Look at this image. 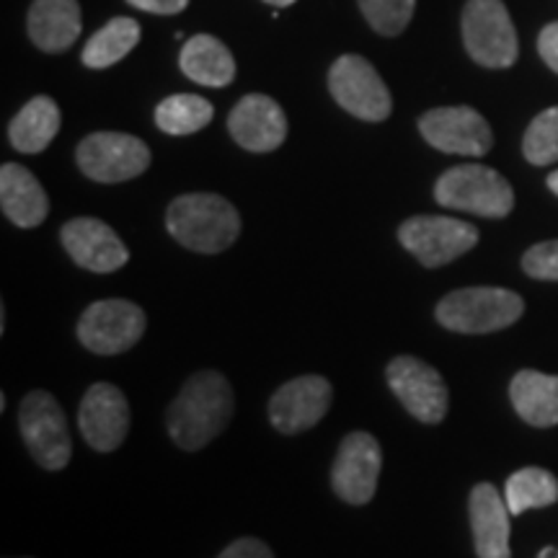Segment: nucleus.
<instances>
[{
	"label": "nucleus",
	"mask_w": 558,
	"mask_h": 558,
	"mask_svg": "<svg viewBox=\"0 0 558 558\" xmlns=\"http://www.w3.org/2000/svg\"><path fill=\"white\" fill-rule=\"evenodd\" d=\"M399 241L422 267L437 269L469 254L478 243V230L445 215H416L399 228Z\"/></svg>",
	"instance_id": "nucleus-6"
},
{
	"label": "nucleus",
	"mask_w": 558,
	"mask_h": 558,
	"mask_svg": "<svg viewBox=\"0 0 558 558\" xmlns=\"http://www.w3.org/2000/svg\"><path fill=\"white\" fill-rule=\"evenodd\" d=\"M418 132L432 148L452 156L481 158L492 150V128L471 107H439L418 120Z\"/></svg>",
	"instance_id": "nucleus-13"
},
{
	"label": "nucleus",
	"mask_w": 558,
	"mask_h": 558,
	"mask_svg": "<svg viewBox=\"0 0 558 558\" xmlns=\"http://www.w3.org/2000/svg\"><path fill=\"white\" fill-rule=\"evenodd\" d=\"M213 104L194 94H177L158 104L156 124L166 135H194L213 122Z\"/></svg>",
	"instance_id": "nucleus-26"
},
{
	"label": "nucleus",
	"mask_w": 558,
	"mask_h": 558,
	"mask_svg": "<svg viewBox=\"0 0 558 558\" xmlns=\"http://www.w3.org/2000/svg\"><path fill=\"white\" fill-rule=\"evenodd\" d=\"M29 37L41 52H65L81 37L78 0H34Z\"/></svg>",
	"instance_id": "nucleus-20"
},
{
	"label": "nucleus",
	"mask_w": 558,
	"mask_h": 558,
	"mask_svg": "<svg viewBox=\"0 0 558 558\" xmlns=\"http://www.w3.org/2000/svg\"><path fill=\"white\" fill-rule=\"evenodd\" d=\"M386 380L393 396L403 403L411 416L424 424H439L448 414V386L435 367L411 354L390 360Z\"/></svg>",
	"instance_id": "nucleus-11"
},
{
	"label": "nucleus",
	"mask_w": 558,
	"mask_h": 558,
	"mask_svg": "<svg viewBox=\"0 0 558 558\" xmlns=\"http://www.w3.org/2000/svg\"><path fill=\"white\" fill-rule=\"evenodd\" d=\"M228 130L243 150L271 153L288 137V120L275 99L264 94H248L230 111Z\"/></svg>",
	"instance_id": "nucleus-17"
},
{
	"label": "nucleus",
	"mask_w": 558,
	"mask_h": 558,
	"mask_svg": "<svg viewBox=\"0 0 558 558\" xmlns=\"http://www.w3.org/2000/svg\"><path fill=\"white\" fill-rule=\"evenodd\" d=\"M60 130V109L50 96H37L9 124L11 145L19 153H41Z\"/></svg>",
	"instance_id": "nucleus-23"
},
{
	"label": "nucleus",
	"mask_w": 558,
	"mask_h": 558,
	"mask_svg": "<svg viewBox=\"0 0 558 558\" xmlns=\"http://www.w3.org/2000/svg\"><path fill=\"white\" fill-rule=\"evenodd\" d=\"M62 246L78 267L94 275H109L130 262V251L107 222L96 218H75L60 230Z\"/></svg>",
	"instance_id": "nucleus-16"
},
{
	"label": "nucleus",
	"mask_w": 558,
	"mask_h": 558,
	"mask_svg": "<svg viewBox=\"0 0 558 558\" xmlns=\"http://www.w3.org/2000/svg\"><path fill=\"white\" fill-rule=\"evenodd\" d=\"M522 153L533 166L558 163V107L541 111L525 132Z\"/></svg>",
	"instance_id": "nucleus-27"
},
{
	"label": "nucleus",
	"mask_w": 558,
	"mask_h": 558,
	"mask_svg": "<svg viewBox=\"0 0 558 558\" xmlns=\"http://www.w3.org/2000/svg\"><path fill=\"white\" fill-rule=\"evenodd\" d=\"M19 427L26 450L41 469H65L73 456L68 418L62 414L58 399L47 390H32L19 409Z\"/></svg>",
	"instance_id": "nucleus-5"
},
{
	"label": "nucleus",
	"mask_w": 558,
	"mask_h": 558,
	"mask_svg": "<svg viewBox=\"0 0 558 558\" xmlns=\"http://www.w3.org/2000/svg\"><path fill=\"white\" fill-rule=\"evenodd\" d=\"M218 558H275V554L259 538H239L230 543Z\"/></svg>",
	"instance_id": "nucleus-30"
},
{
	"label": "nucleus",
	"mask_w": 558,
	"mask_h": 558,
	"mask_svg": "<svg viewBox=\"0 0 558 558\" xmlns=\"http://www.w3.org/2000/svg\"><path fill=\"white\" fill-rule=\"evenodd\" d=\"M169 233L197 254H220L241 235L239 209L220 194H181L166 213Z\"/></svg>",
	"instance_id": "nucleus-2"
},
{
	"label": "nucleus",
	"mask_w": 558,
	"mask_h": 558,
	"mask_svg": "<svg viewBox=\"0 0 558 558\" xmlns=\"http://www.w3.org/2000/svg\"><path fill=\"white\" fill-rule=\"evenodd\" d=\"M329 90L341 109L365 122H383L390 117L393 101L378 70L360 54H344L329 70Z\"/></svg>",
	"instance_id": "nucleus-10"
},
{
	"label": "nucleus",
	"mask_w": 558,
	"mask_h": 558,
	"mask_svg": "<svg viewBox=\"0 0 558 558\" xmlns=\"http://www.w3.org/2000/svg\"><path fill=\"white\" fill-rule=\"evenodd\" d=\"M0 205L5 218L19 228H37L50 213V199L29 169L5 163L0 169Z\"/></svg>",
	"instance_id": "nucleus-19"
},
{
	"label": "nucleus",
	"mask_w": 558,
	"mask_h": 558,
	"mask_svg": "<svg viewBox=\"0 0 558 558\" xmlns=\"http://www.w3.org/2000/svg\"><path fill=\"white\" fill-rule=\"evenodd\" d=\"M264 3L275 5V9H288V5L295 3V0H264Z\"/></svg>",
	"instance_id": "nucleus-33"
},
{
	"label": "nucleus",
	"mask_w": 558,
	"mask_h": 558,
	"mask_svg": "<svg viewBox=\"0 0 558 558\" xmlns=\"http://www.w3.org/2000/svg\"><path fill=\"white\" fill-rule=\"evenodd\" d=\"M509 399L520 418H525L533 427H556L558 424V375L520 369L509 386Z\"/></svg>",
	"instance_id": "nucleus-21"
},
{
	"label": "nucleus",
	"mask_w": 558,
	"mask_h": 558,
	"mask_svg": "<svg viewBox=\"0 0 558 558\" xmlns=\"http://www.w3.org/2000/svg\"><path fill=\"white\" fill-rule=\"evenodd\" d=\"M137 41H140V26L135 19H128V16L111 19L107 26H101V29L86 41V47H83V54H81L83 65L94 70L111 68L114 62L128 58V54L135 50Z\"/></svg>",
	"instance_id": "nucleus-24"
},
{
	"label": "nucleus",
	"mask_w": 558,
	"mask_h": 558,
	"mask_svg": "<svg viewBox=\"0 0 558 558\" xmlns=\"http://www.w3.org/2000/svg\"><path fill=\"white\" fill-rule=\"evenodd\" d=\"M128 3L140 11L158 13V16H177L190 5V0H128Z\"/></svg>",
	"instance_id": "nucleus-32"
},
{
	"label": "nucleus",
	"mask_w": 558,
	"mask_h": 558,
	"mask_svg": "<svg viewBox=\"0 0 558 558\" xmlns=\"http://www.w3.org/2000/svg\"><path fill=\"white\" fill-rule=\"evenodd\" d=\"M148 318L140 305L130 300H99L88 305L78 320V339L88 352L111 357L132 349L145 333Z\"/></svg>",
	"instance_id": "nucleus-8"
},
{
	"label": "nucleus",
	"mask_w": 558,
	"mask_h": 558,
	"mask_svg": "<svg viewBox=\"0 0 558 558\" xmlns=\"http://www.w3.org/2000/svg\"><path fill=\"white\" fill-rule=\"evenodd\" d=\"M383 469V450L378 439L367 432H352L341 439L339 456L333 460L331 486L347 505H369L378 492Z\"/></svg>",
	"instance_id": "nucleus-12"
},
{
	"label": "nucleus",
	"mask_w": 558,
	"mask_h": 558,
	"mask_svg": "<svg viewBox=\"0 0 558 558\" xmlns=\"http://www.w3.org/2000/svg\"><path fill=\"white\" fill-rule=\"evenodd\" d=\"M179 65L186 78L209 88H222L235 78V60L220 39L197 34L181 47Z\"/></svg>",
	"instance_id": "nucleus-22"
},
{
	"label": "nucleus",
	"mask_w": 558,
	"mask_h": 558,
	"mask_svg": "<svg viewBox=\"0 0 558 558\" xmlns=\"http://www.w3.org/2000/svg\"><path fill=\"white\" fill-rule=\"evenodd\" d=\"M333 388L320 375H300L275 390L269 401V418L282 435H300L316 427L331 407Z\"/></svg>",
	"instance_id": "nucleus-14"
},
{
	"label": "nucleus",
	"mask_w": 558,
	"mask_h": 558,
	"mask_svg": "<svg viewBox=\"0 0 558 558\" xmlns=\"http://www.w3.org/2000/svg\"><path fill=\"white\" fill-rule=\"evenodd\" d=\"M235 396L226 375L215 369L194 373L166 414V427L181 450H202L228 427Z\"/></svg>",
	"instance_id": "nucleus-1"
},
{
	"label": "nucleus",
	"mask_w": 558,
	"mask_h": 558,
	"mask_svg": "<svg viewBox=\"0 0 558 558\" xmlns=\"http://www.w3.org/2000/svg\"><path fill=\"white\" fill-rule=\"evenodd\" d=\"M538 558H558V548H554V546L543 548L541 554H538Z\"/></svg>",
	"instance_id": "nucleus-35"
},
{
	"label": "nucleus",
	"mask_w": 558,
	"mask_h": 558,
	"mask_svg": "<svg viewBox=\"0 0 558 558\" xmlns=\"http://www.w3.org/2000/svg\"><path fill=\"white\" fill-rule=\"evenodd\" d=\"M471 509V530L473 546L478 558H512L509 548V507L507 499H501L497 486L476 484L469 499Z\"/></svg>",
	"instance_id": "nucleus-18"
},
{
	"label": "nucleus",
	"mask_w": 558,
	"mask_h": 558,
	"mask_svg": "<svg viewBox=\"0 0 558 558\" xmlns=\"http://www.w3.org/2000/svg\"><path fill=\"white\" fill-rule=\"evenodd\" d=\"M435 199L442 207L473 213L481 218H507L514 207V192L499 171L488 166H456L437 179Z\"/></svg>",
	"instance_id": "nucleus-4"
},
{
	"label": "nucleus",
	"mask_w": 558,
	"mask_h": 558,
	"mask_svg": "<svg viewBox=\"0 0 558 558\" xmlns=\"http://www.w3.org/2000/svg\"><path fill=\"white\" fill-rule=\"evenodd\" d=\"M465 50L484 68H509L518 60V32L501 0H469L463 11Z\"/></svg>",
	"instance_id": "nucleus-7"
},
{
	"label": "nucleus",
	"mask_w": 558,
	"mask_h": 558,
	"mask_svg": "<svg viewBox=\"0 0 558 558\" xmlns=\"http://www.w3.org/2000/svg\"><path fill=\"white\" fill-rule=\"evenodd\" d=\"M525 303L505 288H465L437 303V320L456 333H492L518 324Z\"/></svg>",
	"instance_id": "nucleus-3"
},
{
	"label": "nucleus",
	"mask_w": 558,
	"mask_h": 558,
	"mask_svg": "<svg viewBox=\"0 0 558 558\" xmlns=\"http://www.w3.org/2000/svg\"><path fill=\"white\" fill-rule=\"evenodd\" d=\"M505 499L514 518L527 509L550 507L558 501V481L543 469H522L507 478Z\"/></svg>",
	"instance_id": "nucleus-25"
},
{
	"label": "nucleus",
	"mask_w": 558,
	"mask_h": 558,
	"mask_svg": "<svg viewBox=\"0 0 558 558\" xmlns=\"http://www.w3.org/2000/svg\"><path fill=\"white\" fill-rule=\"evenodd\" d=\"M81 435L94 450L111 452L122 448L130 432L128 396L111 383H96L83 396L78 409Z\"/></svg>",
	"instance_id": "nucleus-15"
},
{
	"label": "nucleus",
	"mask_w": 558,
	"mask_h": 558,
	"mask_svg": "<svg viewBox=\"0 0 558 558\" xmlns=\"http://www.w3.org/2000/svg\"><path fill=\"white\" fill-rule=\"evenodd\" d=\"M414 5L416 0H360V9L369 26L383 37H396L407 29L414 16Z\"/></svg>",
	"instance_id": "nucleus-28"
},
{
	"label": "nucleus",
	"mask_w": 558,
	"mask_h": 558,
	"mask_svg": "<svg viewBox=\"0 0 558 558\" xmlns=\"http://www.w3.org/2000/svg\"><path fill=\"white\" fill-rule=\"evenodd\" d=\"M538 52L546 65L558 73V21L556 24H548L546 29L541 32L538 39Z\"/></svg>",
	"instance_id": "nucleus-31"
},
{
	"label": "nucleus",
	"mask_w": 558,
	"mask_h": 558,
	"mask_svg": "<svg viewBox=\"0 0 558 558\" xmlns=\"http://www.w3.org/2000/svg\"><path fill=\"white\" fill-rule=\"evenodd\" d=\"M522 269L533 279L558 282V241H546L527 248V254L522 256Z\"/></svg>",
	"instance_id": "nucleus-29"
},
{
	"label": "nucleus",
	"mask_w": 558,
	"mask_h": 558,
	"mask_svg": "<svg viewBox=\"0 0 558 558\" xmlns=\"http://www.w3.org/2000/svg\"><path fill=\"white\" fill-rule=\"evenodd\" d=\"M81 171L99 184H120L148 171L150 148L124 132H94L78 145Z\"/></svg>",
	"instance_id": "nucleus-9"
},
{
	"label": "nucleus",
	"mask_w": 558,
	"mask_h": 558,
	"mask_svg": "<svg viewBox=\"0 0 558 558\" xmlns=\"http://www.w3.org/2000/svg\"><path fill=\"white\" fill-rule=\"evenodd\" d=\"M548 190L554 192V194H558V171H554V173H550V177H548Z\"/></svg>",
	"instance_id": "nucleus-34"
}]
</instances>
